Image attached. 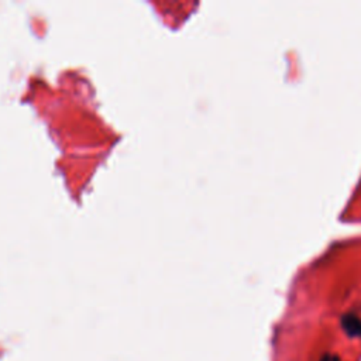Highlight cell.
Masks as SVG:
<instances>
[{
    "instance_id": "cell-1",
    "label": "cell",
    "mask_w": 361,
    "mask_h": 361,
    "mask_svg": "<svg viewBox=\"0 0 361 361\" xmlns=\"http://www.w3.org/2000/svg\"><path fill=\"white\" fill-rule=\"evenodd\" d=\"M340 326L343 329V331L351 337V338H357L361 337V317L355 313H344L340 317Z\"/></svg>"
},
{
    "instance_id": "cell-2",
    "label": "cell",
    "mask_w": 361,
    "mask_h": 361,
    "mask_svg": "<svg viewBox=\"0 0 361 361\" xmlns=\"http://www.w3.org/2000/svg\"><path fill=\"white\" fill-rule=\"evenodd\" d=\"M319 361H341V360H340L338 355H336V354H329V353H327V354H323Z\"/></svg>"
}]
</instances>
